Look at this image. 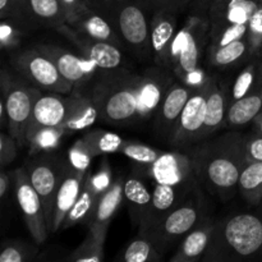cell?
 I'll use <instances>...</instances> for the list:
<instances>
[{
  "mask_svg": "<svg viewBox=\"0 0 262 262\" xmlns=\"http://www.w3.org/2000/svg\"><path fill=\"white\" fill-rule=\"evenodd\" d=\"M245 136L228 132L212 141L191 147L200 183L220 199L228 200L238 191L243 168L247 165Z\"/></svg>",
  "mask_w": 262,
  "mask_h": 262,
  "instance_id": "cell-1",
  "label": "cell"
},
{
  "mask_svg": "<svg viewBox=\"0 0 262 262\" xmlns=\"http://www.w3.org/2000/svg\"><path fill=\"white\" fill-rule=\"evenodd\" d=\"M262 260V217L232 214L215 223L202 262Z\"/></svg>",
  "mask_w": 262,
  "mask_h": 262,
  "instance_id": "cell-2",
  "label": "cell"
},
{
  "mask_svg": "<svg viewBox=\"0 0 262 262\" xmlns=\"http://www.w3.org/2000/svg\"><path fill=\"white\" fill-rule=\"evenodd\" d=\"M91 96L101 120L114 125L138 122L142 74L130 69L114 74H97Z\"/></svg>",
  "mask_w": 262,
  "mask_h": 262,
  "instance_id": "cell-3",
  "label": "cell"
},
{
  "mask_svg": "<svg viewBox=\"0 0 262 262\" xmlns=\"http://www.w3.org/2000/svg\"><path fill=\"white\" fill-rule=\"evenodd\" d=\"M209 43L207 22L196 13L189 12L171 48V72L179 81L191 87H199L207 81L210 74L202 68V59Z\"/></svg>",
  "mask_w": 262,
  "mask_h": 262,
  "instance_id": "cell-4",
  "label": "cell"
},
{
  "mask_svg": "<svg viewBox=\"0 0 262 262\" xmlns=\"http://www.w3.org/2000/svg\"><path fill=\"white\" fill-rule=\"evenodd\" d=\"M200 191L201 189L194 192L179 206L168 212L152 228L146 232L138 233L147 237L161 256L165 255L174 246L179 245L191 230H193L209 216L205 206V200Z\"/></svg>",
  "mask_w": 262,
  "mask_h": 262,
  "instance_id": "cell-5",
  "label": "cell"
},
{
  "mask_svg": "<svg viewBox=\"0 0 262 262\" xmlns=\"http://www.w3.org/2000/svg\"><path fill=\"white\" fill-rule=\"evenodd\" d=\"M42 90L14 79L3 69L2 97L8 112V132L15 138L19 147L26 146V133L31 122L33 107Z\"/></svg>",
  "mask_w": 262,
  "mask_h": 262,
  "instance_id": "cell-6",
  "label": "cell"
},
{
  "mask_svg": "<svg viewBox=\"0 0 262 262\" xmlns=\"http://www.w3.org/2000/svg\"><path fill=\"white\" fill-rule=\"evenodd\" d=\"M12 66L26 81L42 91L72 94L76 87L67 81L49 56L36 49H25L12 56Z\"/></svg>",
  "mask_w": 262,
  "mask_h": 262,
  "instance_id": "cell-7",
  "label": "cell"
},
{
  "mask_svg": "<svg viewBox=\"0 0 262 262\" xmlns=\"http://www.w3.org/2000/svg\"><path fill=\"white\" fill-rule=\"evenodd\" d=\"M262 0H194L189 7L209 25V35L238 25H248Z\"/></svg>",
  "mask_w": 262,
  "mask_h": 262,
  "instance_id": "cell-8",
  "label": "cell"
},
{
  "mask_svg": "<svg viewBox=\"0 0 262 262\" xmlns=\"http://www.w3.org/2000/svg\"><path fill=\"white\" fill-rule=\"evenodd\" d=\"M68 161H63L58 156L41 155L26 163V170L31 183L40 194L45 209L49 233L53 232V210L56 193L66 174Z\"/></svg>",
  "mask_w": 262,
  "mask_h": 262,
  "instance_id": "cell-9",
  "label": "cell"
},
{
  "mask_svg": "<svg viewBox=\"0 0 262 262\" xmlns=\"http://www.w3.org/2000/svg\"><path fill=\"white\" fill-rule=\"evenodd\" d=\"M117 28L124 45L140 59L152 56L151 30L147 12L137 2H129L118 8L114 17Z\"/></svg>",
  "mask_w": 262,
  "mask_h": 262,
  "instance_id": "cell-10",
  "label": "cell"
},
{
  "mask_svg": "<svg viewBox=\"0 0 262 262\" xmlns=\"http://www.w3.org/2000/svg\"><path fill=\"white\" fill-rule=\"evenodd\" d=\"M211 81L212 76H210L204 84L193 90L177 122L169 142L178 150L191 148L192 146L199 143L200 133L206 119L207 96H209Z\"/></svg>",
  "mask_w": 262,
  "mask_h": 262,
  "instance_id": "cell-11",
  "label": "cell"
},
{
  "mask_svg": "<svg viewBox=\"0 0 262 262\" xmlns=\"http://www.w3.org/2000/svg\"><path fill=\"white\" fill-rule=\"evenodd\" d=\"M145 168V174L154 184L173 187H200L196 165L189 152H161L159 159Z\"/></svg>",
  "mask_w": 262,
  "mask_h": 262,
  "instance_id": "cell-12",
  "label": "cell"
},
{
  "mask_svg": "<svg viewBox=\"0 0 262 262\" xmlns=\"http://www.w3.org/2000/svg\"><path fill=\"white\" fill-rule=\"evenodd\" d=\"M15 186V197L18 206L22 211L26 227L37 245L46 241L49 234L48 223H46L45 209L40 194L31 183L26 168L15 169L13 173Z\"/></svg>",
  "mask_w": 262,
  "mask_h": 262,
  "instance_id": "cell-13",
  "label": "cell"
},
{
  "mask_svg": "<svg viewBox=\"0 0 262 262\" xmlns=\"http://www.w3.org/2000/svg\"><path fill=\"white\" fill-rule=\"evenodd\" d=\"M56 31L68 38L82 55L96 64L99 69L97 74H114L129 69L125 67L122 51L117 45L94 40L89 36L79 33L69 25L61 26Z\"/></svg>",
  "mask_w": 262,
  "mask_h": 262,
  "instance_id": "cell-14",
  "label": "cell"
},
{
  "mask_svg": "<svg viewBox=\"0 0 262 262\" xmlns=\"http://www.w3.org/2000/svg\"><path fill=\"white\" fill-rule=\"evenodd\" d=\"M37 49L54 61L64 78L71 82L76 89H79L96 78L99 73L96 64L82 54L77 55L54 43H41Z\"/></svg>",
  "mask_w": 262,
  "mask_h": 262,
  "instance_id": "cell-15",
  "label": "cell"
},
{
  "mask_svg": "<svg viewBox=\"0 0 262 262\" xmlns=\"http://www.w3.org/2000/svg\"><path fill=\"white\" fill-rule=\"evenodd\" d=\"M124 202V178L118 177L106 192L101 194L87 220L86 225L100 242L105 243L113 217Z\"/></svg>",
  "mask_w": 262,
  "mask_h": 262,
  "instance_id": "cell-16",
  "label": "cell"
},
{
  "mask_svg": "<svg viewBox=\"0 0 262 262\" xmlns=\"http://www.w3.org/2000/svg\"><path fill=\"white\" fill-rule=\"evenodd\" d=\"M177 13L158 10L150 20L151 49L155 66L171 71V48L177 32Z\"/></svg>",
  "mask_w": 262,
  "mask_h": 262,
  "instance_id": "cell-17",
  "label": "cell"
},
{
  "mask_svg": "<svg viewBox=\"0 0 262 262\" xmlns=\"http://www.w3.org/2000/svg\"><path fill=\"white\" fill-rule=\"evenodd\" d=\"M196 87L183 82H174L164 95L155 114V128L161 137L170 140L177 122Z\"/></svg>",
  "mask_w": 262,
  "mask_h": 262,
  "instance_id": "cell-18",
  "label": "cell"
},
{
  "mask_svg": "<svg viewBox=\"0 0 262 262\" xmlns=\"http://www.w3.org/2000/svg\"><path fill=\"white\" fill-rule=\"evenodd\" d=\"M200 187H173L165 184H154L152 202L145 219L138 227V233H142L158 224L168 212L186 201Z\"/></svg>",
  "mask_w": 262,
  "mask_h": 262,
  "instance_id": "cell-19",
  "label": "cell"
},
{
  "mask_svg": "<svg viewBox=\"0 0 262 262\" xmlns=\"http://www.w3.org/2000/svg\"><path fill=\"white\" fill-rule=\"evenodd\" d=\"M69 105L71 96H64V94L50 92L41 95L33 107L26 136L41 127H61L68 114Z\"/></svg>",
  "mask_w": 262,
  "mask_h": 262,
  "instance_id": "cell-20",
  "label": "cell"
},
{
  "mask_svg": "<svg viewBox=\"0 0 262 262\" xmlns=\"http://www.w3.org/2000/svg\"><path fill=\"white\" fill-rule=\"evenodd\" d=\"M230 104H232L230 90L223 86L212 76L211 86H210L209 96H207L206 119H205L204 128L200 133L199 142H202L227 125L228 110H229Z\"/></svg>",
  "mask_w": 262,
  "mask_h": 262,
  "instance_id": "cell-21",
  "label": "cell"
},
{
  "mask_svg": "<svg viewBox=\"0 0 262 262\" xmlns=\"http://www.w3.org/2000/svg\"><path fill=\"white\" fill-rule=\"evenodd\" d=\"M86 174L87 173H82V171L72 168L69 163L67 165L66 174H64V178L58 189L55 204H54L53 232L51 233H56L60 230L67 214L72 209L74 202L77 201L82 188H83Z\"/></svg>",
  "mask_w": 262,
  "mask_h": 262,
  "instance_id": "cell-22",
  "label": "cell"
},
{
  "mask_svg": "<svg viewBox=\"0 0 262 262\" xmlns=\"http://www.w3.org/2000/svg\"><path fill=\"white\" fill-rule=\"evenodd\" d=\"M67 25L72 26L79 33L89 36L94 40L113 43V45H117L118 48H123L124 45L114 25L106 17L91 8H87L86 10L79 13Z\"/></svg>",
  "mask_w": 262,
  "mask_h": 262,
  "instance_id": "cell-23",
  "label": "cell"
},
{
  "mask_svg": "<svg viewBox=\"0 0 262 262\" xmlns=\"http://www.w3.org/2000/svg\"><path fill=\"white\" fill-rule=\"evenodd\" d=\"M154 189L151 191L142 174L135 171L124 179V204L133 225L140 227L150 210Z\"/></svg>",
  "mask_w": 262,
  "mask_h": 262,
  "instance_id": "cell-24",
  "label": "cell"
},
{
  "mask_svg": "<svg viewBox=\"0 0 262 262\" xmlns=\"http://www.w3.org/2000/svg\"><path fill=\"white\" fill-rule=\"evenodd\" d=\"M215 220L207 216L201 224L188 233L178 245L176 253L170 257V262H197L202 261L209 247L211 234L215 228Z\"/></svg>",
  "mask_w": 262,
  "mask_h": 262,
  "instance_id": "cell-25",
  "label": "cell"
},
{
  "mask_svg": "<svg viewBox=\"0 0 262 262\" xmlns=\"http://www.w3.org/2000/svg\"><path fill=\"white\" fill-rule=\"evenodd\" d=\"M99 117V109L91 95H84L74 89L71 95L68 114L61 127L67 135L79 132L92 127Z\"/></svg>",
  "mask_w": 262,
  "mask_h": 262,
  "instance_id": "cell-26",
  "label": "cell"
},
{
  "mask_svg": "<svg viewBox=\"0 0 262 262\" xmlns=\"http://www.w3.org/2000/svg\"><path fill=\"white\" fill-rule=\"evenodd\" d=\"M262 110V55L260 56V69L255 84L251 91L241 100L232 102L228 110L227 125L242 127L253 122Z\"/></svg>",
  "mask_w": 262,
  "mask_h": 262,
  "instance_id": "cell-27",
  "label": "cell"
},
{
  "mask_svg": "<svg viewBox=\"0 0 262 262\" xmlns=\"http://www.w3.org/2000/svg\"><path fill=\"white\" fill-rule=\"evenodd\" d=\"M251 46L248 37L239 38L222 46H209L207 60L209 64L217 69H229L237 67L246 60H251Z\"/></svg>",
  "mask_w": 262,
  "mask_h": 262,
  "instance_id": "cell-28",
  "label": "cell"
},
{
  "mask_svg": "<svg viewBox=\"0 0 262 262\" xmlns=\"http://www.w3.org/2000/svg\"><path fill=\"white\" fill-rule=\"evenodd\" d=\"M99 197L100 194L97 193L96 188L92 183V171L89 170L86 174V179H84L83 188H82L77 201L74 202L72 209L67 214L60 230L68 229V228L78 224H86Z\"/></svg>",
  "mask_w": 262,
  "mask_h": 262,
  "instance_id": "cell-29",
  "label": "cell"
},
{
  "mask_svg": "<svg viewBox=\"0 0 262 262\" xmlns=\"http://www.w3.org/2000/svg\"><path fill=\"white\" fill-rule=\"evenodd\" d=\"M31 14L38 27L58 30L68 23L66 8L60 0H27Z\"/></svg>",
  "mask_w": 262,
  "mask_h": 262,
  "instance_id": "cell-30",
  "label": "cell"
},
{
  "mask_svg": "<svg viewBox=\"0 0 262 262\" xmlns=\"http://www.w3.org/2000/svg\"><path fill=\"white\" fill-rule=\"evenodd\" d=\"M238 191L250 205L262 202V161L248 163L243 168L238 183Z\"/></svg>",
  "mask_w": 262,
  "mask_h": 262,
  "instance_id": "cell-31",
  "label": "cell"
},
{
  "mask_svg": "<svg viewBox=\"0 0 262 262\" xmlns=\"http://www.w3.org/2000/svg\"><path fill=\"white\" fill-rule=\"evenodd\" d=\"M67 135L63 127H41L26 136V146L30 155L51 152L60 145L61 138Z\"/></svg>",
  "mask_w": 262,
  "mask_h": 262,
  "instance_id": "cell-32",
  "label": "cell"
},
{
  "mask_svg": "<svg viewBox=\"0 0 262 262\" xmlns=\"http://www.w3.org/2000/svg\"><path fill=\"white\" fill-rule=\"evenodd\" d=\"M82 138L91 150L94 158L100 155H106V154L119 152L120 147L125 141L117 133L100 129V128L90 130Z\"/></svg>",
  "mask_w": 262,
  "mask_h": 262,
  "instance_id": "cell-33",
  "label": "cell"
},
{
  "mask_svg": "<svg viewBox=\"0 0 262 262\" xmlns=\"http://www.w3.org/2000/svg\"><path fill=\"white\" fill-rule=\"evenodd\" d=\"M163 257L147 237L138 234L123 251L119 260L123 262H158Z\"/></svg>",
  "mask_w": 262,
  "mask_h": 262,
  "instance_id": "cell-34",
  "label": "cell"
},
{
  "mask_svg": "<svg viewBox=\"0 0 262 262\" xmlns=\"http://www.w3.org/2000/svg\"><path fill=\"white\" fill-rule=\"evenodd\" d=\"M0 19H9L23 30L37 28L27 0H0Z\"/></svg>",
  "mask_w": 262,
  "mask_h": 262,
  "instance_id": "cell-35",
  "label": "cell"
},
{
  "mask_svg": "<svg viewBox=\"0 0 262 262\" xmlns=\"http://www.w3.org/2000/svg\"><path fill=\"white\" fill-rule=\"evenodd\" d=\"M105 243L100 242L91 232L87 233L83 242L68 253L64 261L68 262H102L105 260Z\"/></svg>",
  "mask_w": 262,
  "mask_h": 262,
  "instance_id": "cell-36",
  "label": "cell"
},
{
  "mask_svg": "<svg viewBox=\"0 0 262 262\" xmlns=\"http://www.w3.org/2000/svg\"><path fill=\"white\" fill-rule=\"evenodd\" d=\"M260 69V56L251 59L250 63L241 71L235 81L230 87V100L232 102L245 97L255 84Z\"/></svg>",
  "mask_w": 262,
  "mask_h": 262,
  "instance_id": "cell-37",
  "label": "cell"
},
{
  "mask_svg": "<svg viewBox=\"0 0 262 262\" xmlns=\"http://www.w3.org/2000/svg\"><path fill=\"white\" fill-rule=\"evenodd\" d=\"M37 255L35 246L23 241H7L0 252V262H31L36 260Z\"/></svg>",
  "mask_w": 262,
  "mask_h": 262,
  "instance_id": "cell-38",
  "label": "cell"
},
{
  "mask_svg": "<svg viewBox=\"0 0 262 262\" xmlns=\"http://www.w3.org/2000/svg\"><path fill=\"white\" fill-rule=\"evenodd\" d=\"M120 154L127 156L140 166H147L152 164L161 155V151L151 146L143 145L138 142H130V141H124L123 146L119 150Z\"/></svg>",
  "mask_w": 262,
  "mask_h": 262,
  "instance_id": "cell-39",
  "label": "cell"
},
{
  "mask_svg": "<svg viewBox=\"0 0 262 262\" xmlns=\"http://www.w3.org/2000/svg\"><path fill=\"white\" fill-rule=\"evenodd\" d=\"M94 159L91 150L89 148L83 138L76 141L68 150V163L76 170L87 173L90 170V165Z\"/></svg>",
  "mask_w": 262,
  "mask_h": 262,
  "instance_id": "cell-40",
  "label": "cell"
},
{
  "mask_svg": "<svg viewBox=\"0 0 262 262\" xmlns=\"http://www.w3.org/2000/svg\"><path fill=\"white\" fill-rule=\"evenodd\" d=\"M23 28L9 19L0 22V45L3 50H15L22 42Z\"/></svg>",
  "mask_w": 262,
  "mask_h": 262,
  "instance_id": "cell-41",
  "label": "cell"
},
{
  "mask_svg": "<svg viewBox=\"0 0 262 262\" xmlns=\"http://www.w3.org/2000/svg\"><path fill=\"white\" fill-rule=\"evenodd\" d=\"M136 2L151 14L158 10H166L178 14L191 7L194 0H136Z\"/></svg>",
  "mask_w": 262,
  "mask_h": 262,
  "instance_id": "cell-42",
  "label": "cell"
},
{
  "mask_svg": "<svg viewBox=\"0 0 262 262\" xmlns=\"http://www.w3.org/2000/svg\"><path fill=\"white\" fill-rule=\"evenodd\" d=\"M248 41L252 58L262 55V4L256 9L248 22Z\"/></svg>",
  "mask_w": 262,
  "mask_h": 262,
  "instance_id": "cell-43",
  "label": "cell"
},
{
  "mask_svg": "<svg viewBox=\"0 0 262 262\" xmlns=\"http://www.w3.org/2000/svg\"><path fill=\"white\" fill-rule=\"evenodd\" d=\"M18 142L15 138L10 135L9 132H4L3 130L2 136H0V164H2V169L5 166L12 164L15 160L18 155Z\"/></svg>",
  "mask_w": 262,
  "mask_h": 262,
  "instance_id": "cell-44",
  "label": "cell"
},
{
  "mask_svg": "<svg viewBox=\"0 0 262 262\" xmlns=\"http://www.w3.org/2000/svg\"><path fill=\"white\" fill-rule=\"evenodd\" d=\"M113 182H114V179H113L112 168H110L106 159H104V161L100 165L99 170L96 173H92V183H94L97 193L101 196L104 192H106L110 188Z\"/></svg>",
  "mask_w": 262,
  "mask_h": 262,
  "instance_id": "cell-45",
  "label": "cell"
},
{
  "mask_svg": "<svg viewBox=\"0 0 262 262\" xmlns=\"http://www.w3.org/2000/svg\"><path fill=\"white\" fill-rule=\"evenodd\" d=\"M245 151L247 163L262 161V136L252 132L245 136Z\"/></svg>",
  "mask_w": 262,
  "mask_h": 262,
  "instance_id": "cell-46",
  "label": "cell"
},
{
  "mask_svg": "<svg viewBox=\"0 0 262 262\" xmlns=\"http://www.w3.org/2000/svg\"><path fill=\"white\" fill-rule=\"evenodd\" d=\"M63 7L66 8L67 15H68V22L73 19L76 15L86 10L89 7V0H60Z\"/></svg>",
  "mask_w": 262,
  "mask_h": 262,
  "instance_id": "cell-47",
  "label": "cell"
},
{
  "mask_svg": "<svg viewBox=\"0 0 262 262\" xmlns=\"http://www.w3.org/2000/svg\"><path fill=\"white\" fill-rule=\"evenodd\" d=\"M10 188V174L5 171V168L2 169L0 173V199L4 200Z\"/></svg>",
  "mask_w": 262,
  "mask_h": 262,
  "instance_id": "cell-48",
  "label": "cell"
},
{
  "mask_svg": "<svg viewBox=\"0 0 262 262\" xmlns=\"http://www.w3.org/2000/svg\"><path fill=\"white\" fill-rule=\"evenodd\" d=\"M253 132L262 136V110L258 113L257 117L253 119Z\"/></svg>",
  "mask_w": 262,
  "mask_h": 262,
  "instance_id": "cell-49",
  "label": "cell"
},
{
  "mask_svg": "<svg viewBox=\"0 0 262 262\" xmlns=\"http://www.w3.org/2000/svg\"><path fill=\"white\" fill-rule=\"evenodd\" d=\"M106 3H109V4H113V5H122V4H125V3H129V2H136V0H105Z\"/></svg>",
  "mask_w": 262,
  "mask_h": 262,
  "instance_id": "cell-50",
  "label": "cell"
}]
</instances>
